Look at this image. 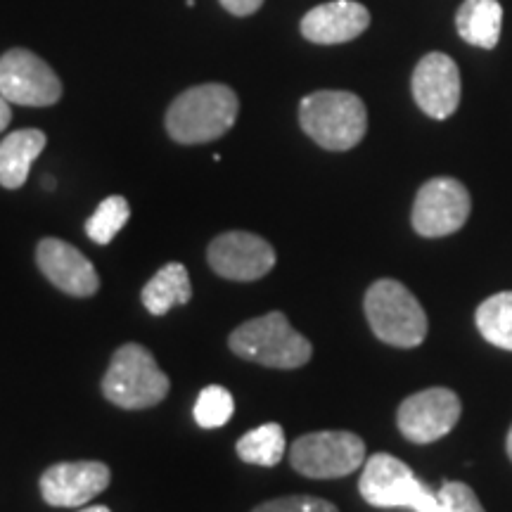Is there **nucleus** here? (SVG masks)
Returning a JSON list of instances; mask_svg holds the SVG:
<instances>
[{"instance_id": "obj_7", "label": "nucleus", "mask_w": 512, "mask_h": 512, "mask_svg": "<svg viewBox=\"0 0 512 512\" xmlns=\"http://www.w3.org/2000/svg\"><path fill=\"white\" fill-rule=\"evenodd\" d=\"M290 463L311 479L347 477L366 463V444L354 432L304 434L290 448Z\"/></svg>"}, {"instance_id": "obj_8", "label": "nucleus", "mask_w": 512, "mask_h": 512, "mask_svg": "<svg viewBox=\"0 0 512 512\" xmlns=\"http://www.w3.org/2000/svg\"><path fill=\"white\" fill-rule=\"evenodd\" d=\"M470 211L472 200L465 185L458 178L439 176L418 190L411 221L422 238H446L465 226Z\"/></svg>"}, {"instance_id": "obj_18", "label": "nucleus", "mask_w": 512, "mask_h": 512, "mask_svg": "<svg viewBox=\"0 0 512 512\" xmlns=\"http://www.w3.org/2000/svg\"><path fill=\"white\" fill-rule=\"evenodd\" d=\"M192 299L188 268L183 264H166L155 278L143 287V304L152 316H166L174 306H183Z\"/></svg>"}, {"instance_id": "obj_5", "label": "nucleus", "mask_w": 512, "mask_h": 512, "mask_svg": "<svg viewBox=\"0 0 512 512\" xmlns=\"http://www.w3.org/2000/svg\"><path fill=\"white\" fill-rule=\"evenodd\" d=\"M169 377L157 366L155 356L140 344H124L114 351L110 368L102 377V394L126 411H143L162 403L169 394Z\"/></svg>"}, {"instance_id": "obj_6", "label": "nucleus", "mask_w": 512, "mask_h": 512, "mask_svg": "<svg viewBox=\"0 0 512 512\" xmlns=\"http://www.w3.org/2000/svg\"><path fill=\"white\" fill-rule=\"evenodd\" d=\"M363 501L375 508H408L413 512H441L439 496L422 484L403 460L389 453H375L363 463L358 482Z\"/></svg>"}, {"instance_id": "obj_27", "label": "nucleus", "mask_w": 512, "mask_h": 512, "mask_svg": "<svg viewBox=\"0 0 512 512\" xmlns=\"http://www.w3.org/2000/svg\"><path fill=\"white\" fill-rule=\"evenodd\" d=\"M81 512H112L110 508H105V505H91V508L81 510Z\"/></svg>"}, {"instance_id": "obj_15", "label": "nucleus", "mask_w": 512, "mask_h": 512, "mask_svg": "<svg viewBox=\"0 0 512 512\" xmlns=\"http://www.w3.org/2000/svg\"><path fill=\"white\" fill-rule=\"evenodd\" d=\"M370 27V12L356 0H332L309 10L302 19V36L318 46H337L358 38Z\"/></svg>"}, {"instance_id": "obj_21", "label": "nucleus", "mask_w": 512, "mask_h": 512, "mask_svg": "<svg viewBox=\"0 0 512 512\" xmlns=\"http://www.w3.org/2000/svg\"><path fill=\"white\" fill-rule=\"evenodd\" d=\"M131 219V207L126 197L112 195L100 202V207L93 211L91 219L86 221V233L95 245H110L117 238V233Z\"/></svg>"}, {"instance_id": "obj_28", "label": "nucleus", "mask_w": 512, "mask_h": 512, "mask_svg": "<svg viewBox=\"0 0 512 512\" xmlns=\"http://www.w3.org/2000/svg\"><path fill=\"white\" fill-rule=\"evenodd\" d=\"M505 448H508V456L512 460V427H510V432H508V441H505Z\"/></svg>"}, {"instance_id": "obj_16", "label": "nucleus", "mask_w": 512, "mask_h": 512, "mask_svg": "<svg viewBox=\"0 0 512 512\" xmlns=\"http://www.w3.org/2000/svg\"><path fill=\"white\" fill-rule=\"evenodd\" d=\"M46 147V133L38 128H22L0 140V185L17 190L27 183L31 164Z\"/></svg>"}, {"instance_id": "obj_2", "label": "nucleus", "mask_w": 512, "mask_h": 512, "mask_svg": "<svg viewBox=\"0 0 512 512\" xmlns=\"http://www.w3.org/2000/svg\"><path fill=\"white\" fill-rule=\"evenodd\" d=\"M299 124L313 143L332 152L351 150L368 131L363 100L349 91H316L299 105Z\"/></svg>"}, {"instance_id": "obj_14", "label": "nucleus", "mask_w": 512, "mask_h": 512, "mask_svg": "<svg viewBox=\"0 0 512 512\" xmlns=\"http://www.w3.org/2000/svg\"><path fill=\"white\" fill-rule=\"evenodd\" d=\"M36 264L50 283L72 297H93L98 292L100 278L93 264L69 242L57 238L38 242Z\"/></svg>"}, {"instance_id": "obj_9", "label": "nucleus", "mask_w": 512, "mask_h": 512, "mask_svg": "<svg viewBox=\"0 0 512 512\" xmlns=\"http://www.w3.org/2000/svg\"><path fill=\"white\" fill-rule=\"evenodd\" d=\"M0 93L10 105L50 107L62 98V83L36 53L12 48L0 57Z\"/></svg>"}, {"instance_id": "obj_26", "label": "nucleus", "mask_w": 512, "mask_h": 512, "mask_svg": "<svg viewBox=\"0 0 512 512\" xmlns=\"http://www.w3.org/2000/svg\"><path fill=\"white\" fill-rule=\"evenodd\" d=\"M10 119H12V110H10V102L3 98V93H0V133L5 131V128L10 126Z\"/></svg>"}, {"instance_id": "obj_3", "label": "nucleus", "mask_w": 512, "mask_h": 512, "mask_svg": "<svg viewBox=\"0 0 512 512\" xmlns=\"http://www.w3.org/2000/svg\"><path fill=\"white\" fill-rule=\"evenodd\" d=\"M228 347L245 361L280 370L302 368L313 356L309 339L299 335L280 311L242 323L230 335Z\"/></svg>"}, {"instance_id": "obj_12", "label": "nucleus", "mask_w": 512, "mask_h": 512, "mask_svg": "<svg viewBox=\"0 0 512 512\" xmlns=\"http://www.w3.org/2000/svg\"><path fill=\"white\" fill-rule=\"evenodd\" d=\"M112 472L100 460H76L48 467L41 477V496L55 508H79L110 486Z\"/></svg>"}, {"instance_id": "obj_17", "label": "nucleus", "mask_w": 512, "mask_h": 512, "mask_svg": "<svg viewBox=\"0 0 512 512\" xmlns=\"http://www.w3.org/2000/svg\"><path fill=\"white\" fill-rule=\"evenodd\" d=\"M456 29L470 46L496 48L503 29V5L498 0H465L456 15Z\"/></svg>"}, {"instance_id": "obj_23", "label": "nucleus", "mask_w": 512, "mask_h": 512, "mask_svg": "<svg viewBox=\"0 0 512 512\" xmlns=\"http://www.w3.org/2000/svg\"><path fill=\"white\" fill-rule=\"evenodd\" d=\"M437 496L441 512H486L475 491L463 482H444Z\"/></svg>"}, {"instance_id": "obj_29", "label": "nucleus", "mask_w": 512, "mask_h": 512, "mask_svg": "<svg viewBox=\"0 0 512 512\" xmlns=\"http://www.w3.org/2000/svg\"><path fill=\"white\" fill-rule=\"evenodd\" d=\"M43 185H46V188H55V181H53V178H46V181H43Z\"/></svg>"}, {"instance_id": "obj_4", "label": "nucleus", "mask_w": 512, "mask_h": 512, "mask_svg": "<svg viewBox=\"0 0 512 512\" xmlns=\"http://www.w3.org/2000/svg\"><path fill=\"white\" fill-rule=\"evenodd\" d=\"M370 330L384 344L399 349L420 347L427 337V313L415 294L399 280L384 278L370 285L363 299Z\"/></svg>"}, {"instance_id": "obj_22", "label": "nucleus", "mask_w": 512, "mask_h": 512, "mask_svg": "<svg viewBox=\"0 0 512 512\" xmlns=\"http://www.w3.org/2000/svg\"><path fill=\"white\" fill-rule=\"evenodd\" d=\"M192 413H195L197 425L204 427V430H216V427H223L233 418L235 401L228 389L219 387V384H211V387L197 396L195 411Z\"/></svg>"}, {"instance_id": "obj_13", "label": "nucleus", "mask_w": 512, "mask_h": 512, "mask_svg": "<svg viewBox=\"0 0 512 512\" xmlns=\"http://www.w3.org/2000/svg\"><path fill=\"white\" fill-rule=\"evenodd\" d=\"M413 98L427 117L444 121L460 105L458 64L444 53H430L418 62L413 72Z\"/></svg>"}, {"instance_id": "obj_1", "label": "nucleus", "mask_w": 512, "mask_h": 512, "mask_svg": "<svg viewBox=\"0 0 512 512\" xmlns=\"http://www.w3.org/2000/svg\"><path fill=\"white\" fill-rule=\"evenodd\" d=\"M240 114V100L223 83L188 88L171 102L166 131L181 145H202L226 136Z\"/></svg>"}, {"instance_id": "obj_24", "label": "nucleus", "mask_w": 512, "mask_h": 512, "mask_svg": "<svg viewBox=\"0 0 512 512\" xmlns=\"http://www.w3.org/2000/svg\"><path fill=\"white\" fill-rule=\"evenodd\" d=\"M252 512H339L335 505L325 498L316 496H283L261 503Z\"/></svg>"}, {"instance_id": "obj_20", "label": "nucleus", "mask_w": 512, "mask_h": 512, "mask_svg": "<svg viewBox=\"0 0 512 512\" xmlns=\"http://www.w3.org/2000/svg\"><path fill=\"white\" fill-rule=\"evenodd\" d=\"M235 448H238V456L245 463L275 467L285 456V432L278 422H266V425L256 427V430L247 432L245 437H240Z\"/></svg>"}, {"instance_id": "obj_11", "label": "nucleus", "mask_w": 512, "mask_h": 512, "mask_svg": "<svg viewBox=\"0 0 512 512\" xmlns=\"http://www.w3.org/2000/svg\"><path fill=\"white\" fill-rule=\"evenodd\" d=\"M207 261L221 278L252 283L264 278L275 266V249L259 235L247 230H230L211 242Z\"/></svg>"}, {"instance_id": "obj_19", "label": "nucleus", "mask_w": 512, "mask_h": 512, "mask_svg": "<svg viewBox=\"0 0 512 512\" xmlns=\"http://www.w3.org/2000/svg\"><path fill=\"white\" fill-rule=\"evenodd\" d=\"M475 323L486 342L512 351V290L484 299L475 313Z\"/></svg>"}, {"instance_id": "obj_10", "label": "nucleus", "mask_w": 512, "mask_h": 512, "mask_svg": "<svg viewBox=\"0 0 512 512\" xmlns=\"http://www.w3.org/2000/svg\"><path fill=\"white\" fill-rule=\"evenodd\" d=\"M463 403L453 389L432 387L408 396L399 406L396 422L403 437L413 444H432L458 425Z\"/></svg>"}, {"instance_id": "obj_25", "label": "nucleus", "mask_w": 512, "mask_h": 512, "mask_svg": "<svg viewBox=\"0 0 512 512\" xmlns=\"http://www.w3.org/2000/svg\"><path fill=\"white\" fill-rule=\"evenodd\" d=\"M219 3L230 12V15L249 17L264 5V0H219Z\"/></svg>"}]
</instances>
